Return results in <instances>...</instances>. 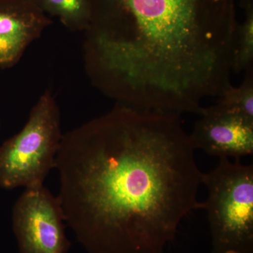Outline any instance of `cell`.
<instances>
[{"instance_id": "cell-1", "label": "cell", "mask_w": 253, "mask_h": 253, "mask_svg": "<svg viewBox=\"0 0 253 253\" xmlns=\"http://www.w3.org/2000/svg\"><path fill=\"white\" fill-rule=\"evenodd\" d=\"M195 150L181 115L120 104L63 136L57 197L86 252L164 253L201 209Z\"/></svg>"}, {"instance_id": "cell-2", "label": "cell", "mask_w": 253, "mask_h": 253, "mask_svg": "<svg viewBox=\"0 0 253 253\" xmlns=\"http://www.w3.org/2000/svg\"><path fill=\"white\" fill-rule=\"evenodd\" d=\"M89 3V71L120 104L199 115L231 84L236 0Z\"/></svg>"}, {"instance_id": "cell-3", "label": "cell", "mask_w": 253, "mask_h": 253, "mask_svg": "<svg viewBox=\"0 0 253 253\" xmlns=\"http://www.w3.org/2000/svg\"><path fill=\"white\" fill-rule=\"evenodd\" d=\"M212 253H253V166L219 158L215 168L203 174Z\"/></svg>"}, {"instance_id": "cell-4", "label": "cell", "mask_w": 253, "mask_h": 253, "mask_svg": "<svg viewBox=\"0 0 253 253\" xmlns=\"http://www.w3.org/2000/svg\"><path fill=\"white\" fill-rule=\"evenodd\" d=\"M62 137L59 107L51 92L46 91L23 129L0 146V187L44 185L54 169Z\"/></svg>"}, {"instance_id": "cell-5", "label": "cell", "mask_w": 253, "mask_h": 253, "mask_svg": "<svg viewBox=\"0 0 253 253\" xmlns=\"http://www.w3.org/2000/svg\"><path fill=\"white\" fill-rule=\"evenodd\" d=\"M11 215L19 253H67L70 243L59 199L44 185L25 189Z\"/></svg>"}, {"instance_id": "cell-6", "label": "cell", "mask_w": 253, "mask_h": 253, "mask_svg": "<svg viewBox=\"0 0 253 253\" xmlns=\"http://www.w3.org/2000/svg\"><path fill=\"white\" fill-rule=\"evenodd\" d=\"M189 134L195 149L219 158L239 159L253 154V121L221 109L204 107Z\"/></svg>"}, {"instance_id": "cell-7", "label": "cell", "mask_w": 253, "mask_h": 253, "mask_svg": "<svg viewBox=\"0 0 253 253\" xmlns=\"http://www.w3.org/2000/svg\"><path fill=\"white\" fill-rule=\"evenodd\" d=\"M51 21L29 0H0V68L11 67Z\"/></svg>"}, {"instance_id": "cell-8", "label": "cell", "mask_w": 253, "mask_h": 253, "mask_svg": "<svg viewBox=\"0 0 253 253\" xmlns=\"http://www.w3.org/2000/svg\"><path fill=\"white\" fill-rule=\"evenodd\" d=\"M244 20L238 22L234 36L232 73L253 69V0H241Z\"/></svg>"}, {"instance_id": "cell-9", "label": "cell", "mask_w": 253, "mask_h": 253, "mask_svg": "<svg viewBox=\"0 0 253 253\" xmlns=\"http://www.w3.org/2000/svg\"><path fill=\"white\" fill-rule=\"evenodd\" d=\"M36 4L73 31L86 30L90 24L89 0H38Z\"/></svg>"}, {"instance_id": "cell-10", "label": "cell", "mask_w": 253, "mask_h": 253, "mask_svg": "<svg viewBox=\"0 0 253 253\" xmlns=\"http://www.w3.org/2000/svg\"><path fill=\"white\" fill-rule=\"evenodd\" d=\"M245 73L241 84L226 86L216 97L214 105L253 121V69Z\"/></svg>"}, {"instance_id": "cell-11", "label": "cell", "mask_w": 253, "mask_h": 253, "mask_svg": "<svg viewBox=\"0 0 253 253\" xmlns=\"http://www.w3.org/2000/svg\"><path fill=\"white\" fill-rule=\"evenodd\" d=\"M29 1H33V2H34L35 4H36L37 1H38V0H29Z\"/></svg>"}, {"instance_id": "cell-12", "label": "cell", "mask_w": 253, "mask_h": 253, "mask_svg": "<svg viewBox=\"0 0 253 253\" xmlns=\"http://www.w3.org/2000/svg\"><path fill=\"white\" fill-rule=\"evenodd\" d=\"M1 120H0V131H1Z\"/></svg>"}]
</instances>
